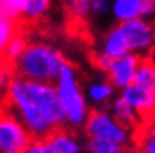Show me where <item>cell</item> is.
<instances>
[{
	"label": "cell",
	"mask_w": 155,
	"mask_h": 153,
	"mask_svg": "<svg viewBox=\"0 0 155 153\" xmlns=\"http://www.w3.org/2000/svg\"><path fill=\"white\" fill-rule=\"evenodd\" d=\"M4 107L21 120L33 138H47L66 126V115L54 83L16 76L4 96Z\"/></svg>",
	"instance_id": "1"
},
{
	"label": "cell",
	"mask_w": 155,
	"mask_h": 153,
	"mask_svg": "<svg viewBox=\"0 0 155 153\" xmlns=\"http://www.w3.org/2000/svg\"><path fill=\"white\" fill-rule=\"evenodd\" d=\"M67 64L64 52L45 40H29L12 66L17 76L33 81L54 83Z\"/></svg>",
	"instance_id": "2"
},
{
	"label": "cell",
	"mask_w": 155,
	"mask_h": 153,
	"mask_svg": "<svg viewBox=\"0 0 155 153\" xmlns=\"http://www.w3.org/2000/svg\"><path fill=\"white\" fill-rule=\"evenodd\" d=\"M54 86L57 90L62 110L66 115V126L74 131H83L93 109L86 98L84 84L81 83L79 72L71 62H67L62 67L61 74L54 81Z\"/></svg>",
	"instance_id": "3"
},
{
	"label": "cell",
	"mask_w": 155,
	"mask_h": 153,
	"mask_svg": "<svg viewBox=\"0 0 155 153\" xmlns=\"http://www.w3.org/2000/svg\"><path fill=\"white\" fill-rule=\"evenodd\" d=\"M84 138H97L114 143L117 146L131 151L136 146V129L124 126L112 115L109 109H93L83 127Z\"/></svg>",
	"instance_id": "4"
},
{
	"label": "cell",
	"mask_w": 155,
	"mask_h": 153,
	"mask_svg": "<svg viewBox=\"0 0 155 153\" xmlns=\"http://www.w3.org/2000/svg\"><path fill=\"white\" fill-rule=\"evenodd\" d=\"M31 132L9 109H0V153H26Z\"/></svg>",
	"instance_id": "5"
},
{
	"label": "cell",
	"mask_w": 155,
	"mask_h": 153,
	"mask_svg": "<svg viewBox=\"0 0 155 153\" xmlns=\"http://www.w3.org/2000/svg\"><path fill=\"white\" fill-rule=\"evenodd\" d=\"M124 38L127 41V48L131 54H136L140 57H148L153 52V36L155 26L152 19L136 17L131 21L119 22Z\"/></svg>",
	"instance_id": "6"
},
{
	"label": "cell",
	"mask_w": 155,
	"mask_h": 153,
	"mask_svg": "<svg viewBox=\"0 0 155 153\" xmlns=\"http://www.w3.org/2000/svg\"><path fill=\"white\" fill-rule=\"evenodd\" d=\"M140 60H141V57L136 54H124L121 57H117V59H112L109 62L107 69L102 74H105L112 81V84L121 91L126 86H129V84L134 83Z\"/></svg>",
	"instance_id": "7"
},
{
	"label": "cell",
	"mask_w": 155,
	"mask_h": 153,
	"mask_svg": "<svg viewBox=\"0 0 155 153\" xmlns=\"http://www.w3.org/2000/svg\"><path fill=\"white\" fill-rule=\"evenodd\" d=\"M117 91L119 90L102 72L97 76H91L84 83V93H86V98H88L91 109H109V105L119 95Z\"/></svg>",
	"instance_id": "8"
},
{
	"label": "cell",
	"mask_w": 155,
	"mask_h": 153,
	"mask_svg": "<svg viewBox=\"0 0 155 153\" xmlns=\"http://www.w3.org/2000/svg\"><path fill=\"white\" fill-rule=\"evenodd\" d=\"M124 54H131L129 48H127V41L124 38V33H122L119 22L110 26L105 33L100 36L98 43H97V48L93 52L95 59H117Z\"/></svg>",
	"instance_id": "9"
},
{
	"label": "cell",
	"mask_w": 155,
	"mask_h": 153,
	"mask_svg": "<svg viewBox=\"0 0 155 153\" xmlns=\"http://www.w3.org/2000/svg\"><path fill=\"white\" fill-rule=\"evenodd\" d=\"M119 95L138 112L141 120L155 115V90L153 88H147V86L133 83V84L126 86L124 90H121Z\"/></svg>",
	"instance_id": "10"
},
{
	"label": "cell",
	"mask_w": 155,
	"mask_h": 153,
	"mask_svg": "<svg viewBox=\"0 0 155 153\" xmlns=\"http://www.w3.org/2000/svg\"><path fill=\"white\" fill-rule=\"evenodd\" d=\"M52 153H86V139L79 136V131L71 127H59L45 138Z\"/></svg>",
	"instance_id": "11"
},
{
	"label": "cell",
	"mask_w": 155,
	"mask_h": 153,
	"mask_svg": "<svg viewBox=\"0 0 155 153\" xmlns=\"http://www.w3.org/2000/svg\"><path fill=\"white\" fill-rule=\"evenodd\" d=\"M148 0H110V16L116 22L143 17Z\"/></svg>",
	"instance_id": "12"
},
{
	"label": "cell",
	"mask_w": 155,
	"mask_h": 153,
	"mask_svg": "<svg viewBox=\"0 0 155 153\" xmlns=\"http://www.w3.org/2000/svg\"><path fill=\"white\" fill-rule=\"evenodd\" d=\"M109 110H110L112 115H114L119 122H122V124L127 126V127L136 129V127L143 122L141 117H140V114L131 107V105L127 103L126 100L122 98L121 95H117L116 98H114V102L109 105Z\"/></svg>",
	"instance_id": "13"
},
{
	"label": "cell",
	"mask_w": 155,
	"mask_h": 153,
	"mask_svg": "<svg viewBox=\"0 0 155 153\" xmlns=\"http://www.w3.org/2000/svg\"><path fill=\"white\" fill-rule=\"evenodd\" d=\"M66 14L72 22H88L91 19V2L93 0H61Z\"/></svg>",
	"instance_id": "14"
},
{
	"label": "cell",
	"mask_w": 155,
	"mask_h": 153,
	"mask_svg": "<svg viewBox=\"0 0 155 153\" xmlns=\"http://www.w3.org/2000/svg\"><path fill=\"white\" fill-rule=\"evenodd\" d=\"M136 148L147 153H155V115L145 119L136 127Z\"/></svg>",
	"instance_id": "15"
},
{
	"label": "cell",
	"mask_w": 155,
	"mask_h": 153,
	"mask_svg": "<svg viewBox=\"0 0 155 153\" xmlns=\"http://www.w3.org/2000/svg\"><path fill=\"white\" fill-rule=\"evenodd\" d=\"M52 11V0H26L21 19L24 22H40Z\"/></svg>",
	"instance_id": "16"
},
{
	"label": "cell",
	"mask_w": 155,
	"mask_h": 153,
	"mask_svg": "<svg viewBox=\"0 0 155 153\" xmlns=\"http://www.w3.org/2000/svg\"><path fill=\"white\" fill-rule=\"evenodd\" d=\"M17 33H19V21L0 12V60H4L7 45Z\"/></svg>",
	"instance_id": "17"
},
{
	"label": "cell",
	"mask_w": 155,
	"mask_h": 153,
	"mask_svg": "<svg viewBox=\"0 0 155 153\" xmlns=\"http://www.w3.org/2000/svg\"><path fill=\"white\" fill-rule=\"evenodd\" d=\"M134 83L155 90V60L150 55L148 57H141L140 66H138V72H136V77H134Z\"/></svg>",
	"instance_id": "18"
},
{
	"label": "cell",
	"mask_w": 155,
	"mask_h": 153,
	"mask_svg": "<svg viewBox=\"0 0 155 153\" xmlns=\"http://www.w3.org/2000/svg\"><path fill=\"white\" fill-rule=\"evenodd\" d=\"M29 40L26 38V34L24 33H19L16 34V36H12V40L9 41V45H7L5 48V54H4V60H7V62H14V60L21 55V52L24 48H26V45H28Z\"/></svg>",
	"instance_id": "19"
},
{
	"label": "cell",
	"mask_w": 155,
	"mask_h": 153,
	"mask_svg": "<svg viewBox=\"0 0 155 153\" xmlns=\"http://www.w3.org/2000/svg\"><path fill=\"white\" fill-rule=\"evenodd\" d=\"M16 71H14V66L7 60H0V95L5 96L9 86L12 84L14 77H16Z\"/></svg>",
	"instance_id": "20"
},
{
	"label": "cell",
	"mask_w": 155,
	"mask_h": 153,
	"mask_svg": "<svg viewBox=\"0 0 155 153\" xmlns=\"http://www.w3.org/2000/svg\"><path fill=\"white\" fill-rule=\"evenodd\" d=\"M26 5V0H4L0 4V12L5 16L12 17V19H21L22 9Z\"/></svg>",
	"instance_id": "21"
},
{
	"label": "cell",
	"mask_w": 155,
	"mask_h": 153,
	"mask_svg": "<svg viewBox=\"0 0 155 153\" xmlns=\"http://www.w3.org/2000/svg\"><path fill=\"white\" fill-rule=\"evenodd\" d=\"M110 14V0H93L91 2V19H104Z\"/></svg>",
	"instance_id": "22"
},
{
	"label": "cell",
	"mask_w": 155,
	"mask_h": 153,
	"mask_svg": "<svg viewBox=\"0 0 155 153\" xmlns=\"http://www.w3.org/2000/svg\"><path fill=\"white\" fill-rule=\"evenodd\" d=\"M26 153H52V150H50L45 138H33V141L29 143Z\"/></svg>",
	"instance_id": "23"
},
{
	"label": "cell",
	"mask_w": 155,
	"mask_h": 153,
	"mask_svg": "<svg viewBox=\"0 0 155 153\" xmlns=\"http://www.w3.org/2000/svg\"><path fill=\"white\" fill-rule=\"evenodd\" d=\"M129 153H147V151H143L141 148H136V146H134V148H133V150H131Z\"/></svg>",
	"instance_id": "24"
},
{
	"label": "cell",
	"mask_w": 155,
	"mask_h": 153,
	"mask_svg": "<svg viewBox=\"0 0 155 153\" xmlns=\"http://www.w3.org/2000/svg\"><path fill=\"white\" fill-rule=\"evenodd\" d=\"M2 107H4V96L0 95V109H2Z\"/></svg>",
	"instance_id": "25"
},
{
	"label": "cell",
	"mask_w": 155,
	"mask_h": 153,
	"mask_svg": "<svg viewBox=\"0 0 155 153\" xmlns=\"http://www.w3.org/2000/svg\"><path fill=\"white\" fill-rule=\"evenodd\" d=\"M153 52H155V36H153Z\"/></svg>",
	"instance_id": "26"
},
{
	"label": "cell",
	"mask_w": 155,
	"mask_h": 153,
	"mask_svg": "<svg viewBox=\"0 0 155 153\" xmlns=\"http://www.w3.org/2000/svg\"><path fill=\"white\" fill-rule=\"evenodd\" d=\"M2 2H4V0H0V4H2Z\"/></svg>",
	"instance_id": "27"
},
{
	"label": "cell",
	"mask_w": 155,
	"mask_h": 153,
	"mask_svg": "<svg viewBox=\"0 0 155 153\" xmlns=\"http://www.w3.org/2000/svg\"><path fill=\"white\" fill-rule=\"evenodd\" d=\"M127 153H129V151H127Z\"/></svg>",
	"instance_id": "28"
}]
</instances>
